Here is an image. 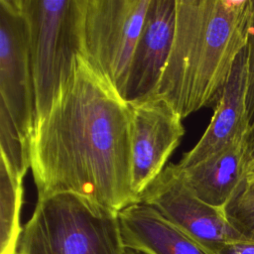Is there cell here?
Wrapping results in <instances>:
<instances>
[{"instance_id": "cell-1", "label": "cell", "mask_w": 254, "mask_h": 254, "mask_svg": "<svg viewBox=\"0 0 254 254\" xmlns=\"http://www.w3.org/2000/svg\"><path fill=\"white\" fill-rule=\"evenodd\" d=\"M131 124L129 103L78 55L31 138L38 199L74 193L117 214L140 202L132 186Z\"/></svg>"}, {"instance_id": "cell-2", "label": "cell", "mask_w": 254, "mask_h": 254, "mask_svg": "<svg viewBox=\"0 0 254 254\" xmlns=\"http://www.w3.org/2000/svg\"><path fill=\"white\" fill-rule=\"evenodd\" d=\"M252 0H176L171 52L154 96L184 119L214 108L246 48Z\"/></svg>"}, {"instance_id": "cell-3", "label": "cell", "mask_w": 254, "mask_h": 254, "mask_svg": "<svg viewBox=\"0 0 254 254\" xmlns=\"http://www.w3.org/2000/svg\"><path fill=\"white\" fill-rule=\"evenodd\" d=\"M118 214L74 193L38 199L17 254H123Z\"/></svg>"}, {"instance_id": "cell-4", "label": "cell", "mask_w": 254, "mask_h": 254, "mask_svg": "<svg viewBox=\"0 0 254 254\" xmlns=\"http://www.w3.org/2000/svg\"><path fill=\"white\" fill-rule=\"evenodd\" d=\"M25 16L37 120L51 108L81 55L78 0H19Z\"/></svg>"}, {"instance_id": "cell-5", "label": "cell", "mask_w": 254, "mask_h": 254, "mask_svg": "<svg viewBox=\"0 0 254 254\" xmlns=\"http://www.w3.org/2000/svg\"><path fill=\"white\" fill-rule=\"evenodd\" d=\"M151 0H78L81 55L123 97Z\"/></svg>"}, {"instance_id": "cell-6", "label": "cell", "mask_w": 254, "mask_h": 254, "mask_svg": "<svg viewBox=\"0 0 254 254\" xmlns=\"http://www.w3.org/2000/svg\"><path fill=\"white\" fill-rule=\"evenodd\" d=\"M211 254L224 245L246 240L225 217L222 208L199 199L184 181L176 164H168L140 195Z\"/></svg>"}, {"instance_id": "cell-7", "label": "cell", "mask_w": 254, "mask_h": 254, "mask_svg": "<svg viewBox=\"0 0 254 254\" xmlns=\"http://www.w3.org/2000/svg\"><path fill=\"white\" fill-rule=\"evenodd\" d=\"M0 101L29 145L37 122L28 26L19 0H0Z\"/></svg>"}, {"instance_id": "cell-8", "label": "cell", "mask_w": 254, "mask_h": 254, "mask_svg": "<svg viewBox=\"0 0 254 254\" xmlns=\"http://www.w3.org/2000/svg\"><path fill=\"white\" fill-rule=\"evenodd\" d=\"M129 105L132 111V186L140 199L141 193L168 165L185 128L179 113L159 96Z\"/></svg>"}, {"instance_id": "cell-9", "label": "cell", "mask_w": 254, "mask_h": 254, "mask_svg": "<svg viewBox=\"0 0 254 254\" xmlns=\"http://www.w3.org/2000/svg\"><path fill=\"white\" fill-rule=\"evenodd\" d=\"M176 23V0H151L123 93L127 103L154 96L168 61Z\"/></svg>"}, {"instance_id": "cell-10", "label": "cell", "mask_w": 254, "mask_h": 254, "mask_svg": "<svg viewBox=\"0 0 254 254\" xmlns=\"http://www.w3.org/2000/svg\"><path fill=\"white\" fill-rule=\"evenodd\" d=\"M247 60L246 48L238 55L231 73L223 87L211 120L201 138L178 163L182 169L189 168L217 152L236 138L245 134L247 117Z\"/></svg>"}, {"instance_id": "cell-11", "label": "cell", "mask_w": 254, "mask_h": 254, "mask_svg": "<svg viewBox=\"0 0 254 254\" xmlns=\"http://www.w3.org/2000/svg\"><path fill=\"white\" fill-rule=\"evenodd\" d=\"M118 219L125 248L148 254H211L146 203L127 206Z\"/></svg>"}, {"instance_id": "cell-12", "label": "cell", "mask_w": 254, "mask_h": 254, "mask_svg": "<svg viewBox=\"0 0 254 254\" xmlns=\"http://www.w3.org/2000/svg\"><path fill=\"white\" fill-rule=\"evenodd\" d=\"M245 134L189 168L178 166L188 187L202 201L223 208L230 199L244 177Z\"/></svg>"}, {"instance_id": "cell-13", "label": "cell", "mask_w": 254, "mask_h": 254, "mask_svg": "<svg viewBox=\"0 0 254 254\" xmlns=\"http://www.w3.org/2000/svg\"><path fill=\"white\" fill-rule=\"evenodd\" d=\"M23 179L15 176L0 159V250L1 254H17L23 227L20 213L23 203Z\"/></svg>"}, {"instance_id": "cell-14", "label": "cell", "mask_w": 254, "mask_h": 254, "mask_svg": "<svg viewBox=\"0 0 254 254\" xmlns=\"http://www.w3.org/2000/svg\"><path fill=\"white\" fill-rule=\"evenodd\" d=\"M0 153L12 173L24 179L29 168L30 147L22 139L7 108L0 101Z\"/></svg>"}, {"instance_id": "cell-15", "label": "cell", "mask_w": 254, "mask_h": 254, "mask_svg": "<svg viewBox=\"0 0 254 254\" xmlns=\"http://www.w3.org/2000/svg\"><path fill=\"white\" fill-rule=\"evenodd\" d=\"M222 209L234 229L246 240H254V173L244 175Z\"/></svg>"}, {"instance_id": "cell-16", "label": "cell", "mask_w": 254, "mask_h": 254, "mask_svg": "<svg viewBox=\"0 0 254 254\" xmlns=\"http://www.w3.org/2000/svg\"><path fill=\"white\" fill-rule=\"evenodd\" d=\"M247 60V117L249 125L254 121V0H252V12L246 46Z\"/></svg>"}, {"instance_id": "cell-17", "label": "cell", "mask_w": 254, "mask_h": 254, "mask_svg": "<svg viewBox=\"0 0 254 254\" xmlns=\"http://www.w3.org/2000/svg\"><path fill=\"white\" fill-rule=\"evenodd\" d=\"M244 175L254 173V121L249 125L244 139L243 151Z\"/></svg>"}, {"instance_id": "cell-18", "label": "cell", "mask_w": 254, "mask_h": 254, "mask_svg": "<svg viewBox=\"0 0 254 254\" xmlns=\"http://www.w3.org/2000/svg\"><path fill=\"white\" fill-rule=\"evenodd\" d=\"M216 254H254V240H241L226 244Z\"/></svg>"}, {"instance_id": "cell-19", "label": "cell", "mask_w": 254, "mask_h": 254, "mask_svg": "<svg viewBox=\"0 0 254 254\" xmlns=\"http://www.w3.org/2000/svg\"><path fill=\"white\" fill-rule=\"evenodd\" d=\"M123 254H148V253H145L143 251H140V250H136V249H131V248H125L124 249V252Z\"/></svg>"}]
</instances>
